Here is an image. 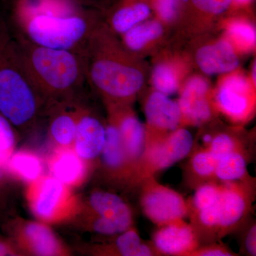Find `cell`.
I'll use <instances>...</instances> for the list:
<instances>
[{
    "label": "cell",
    "instance_id": "obj_9",
    "mask_svg": "<svg viewBox=\"0 0 256 256\" xmlns=\"http://www.w3.org/2000/svg\"><path fill=\"white\" fill-rule=\"evenodd\" d=\"M252 178L224 183L220 198V222L216 236H225L242 225L252 205Z\"/></svg>",
    "mask_w": 256,
    "mask_h": 256
},
{
    "label": "cell",
    "instance_id": "obj_34",
    "mask_svg": "<svg viewBox=\"0 0 256 256\" xmlns=\"http://www.w3.org/2000/svg\"><path fill=\"white\" fill-rule=\"evenodd\" d=\"M0 256H21L12 242L0 238Z\"/></svg>",
    "mask_w": 256,
    "mask_h": 256
},
{
    "label": "cell",
    "instance_id": "obj_19",
    "mask_svg": "<svg viewBox=\"0 0 256 256\" xmlns=\"http://www.w3.org/2000/svg\"><path fill=\"white\" fill-rule=\"evenodd\" d=\"M90 252L96 256H158L151 244L141 238L134 226L114 236L108 244L94 245Z\"/></svg>",
    "mask_w": 256,
    "mask_h": 256
},
{
    "label": "cell",
    "instance_id": "obj_39",
    "mask_svg": "<svg viewBox=\"0 0 256 256\" xmlns=\"http://www.w3.org/2000/svg\"><path fill=\"white\" fill-rule=\"evenodd\" d=\"M70 1L76 3V4H82V3L86 1V0H70Z\"/></svg>",
    "mask_w": 256,
    "mask_h": 256
},
{
    "label": "cell",
    "instance_id": "obj_18",
    "mask_svg": "<svg viewBox=\"0 0 256 256\" xmlns=\"http://www.w3.org/2000/svg\"><path fill=\"white\" fill-rule=\"evenodd\" d=\"M249 90V84L244 77L238 75L228 77L217 92L216 100L220 108L236 120L244 119L250 108Z\"/></svg>",
    "mask_w": 256,
    "mask_h": 256
},
{
    "label": "cell",
    "instance_id": "obj_23",
    "mask_svg": "<svg viewBox=\"0 0 256 256\" xmlns=\"http://www.w3.org/2000/svg\"><path fill=\"white\" fill-rule=\"evenodd\" d=\"M150 14V9L143 2L124 5L116 10L110 18L111 26L119 34L126 33Z\"/></svg>",
    "mask_w": 256,
    "mask_h": 256
},
{
    "label": "cell",
    "instance_id": "obj_35",
    "mask_svg": "<svg viewBox=\"0 0 256 256\" xmlns=\"http://www.w3.org/2000/svg\"><path fill=\"white\" fill-rule=\"evenodd\" d=\"M10 38L9 28L6 20L0 16V50Z\"/></svg>",
    "mask_w": 256,
    "mask_h": 256
},
{
    "label": "cell",
    "instance_id": "obj_8",
    "mask_svg": "<svg viewBox=\"0 0 256 256\" xmlns=\"http://www.w3.org/2000/svg\"><path fill=\"white\" fill-rule=\"evenodd\" d=\"M12 242L20 255L66 256L69 248L53 232L50 225L40 222L18 220L11 225Z\"/></svg>",
    "mask_w": 256,
    "mask_h": 256
},
{
    "label": "cell",
    "instance_id": "obj_16",
    "mask_svg": "<svg viewBox=\"0 0 256 256\" xmlns=\"http://www.w3.org/2000/svg\"><path fill=\"white\" fill-rule=\"evenodd\" d=\"M99 158L104 172L109 178L133 183L134 172L124 150L118 128L111 118L106 126V142Z\"/></svg>",
    "mask_w": 256,
    "mask_h": 256
},
{
    "label": "cell",
    "instance_id": "obj_29",
    "mask_svg": "<svg viewBox=\"0 0 256 256\" xmlns=\"http://www.w3.org/2000/svg\"><path fill=\"white\" fill-rule=\"evenodd\" d=\"M230 36L242 46L252 47L256 44V31L250 24L236 22L230 24L228 30Z\"/></svg>",
    "mask_w": 256,
    "mask_h": 256
},
{
    "label": "cell",
    "instance_id": "obj_3",
    "mask_svg": "<svg viewBox=\"0 0 256 256\" xmlns=\"http://www.w3.org/2000/svg\"><path fill=\"white\" fill-rule=\"evenodd\" d=\"M87 79L109 105H124L144 84L140 70L131 65L108 34L94 32L86 48Z\"/></svg>",
    "mask_w": 256,
    "mask_h": 256
},
{
    "label": "cell",
    "instance_id": "obj_20",
    "mask_svg": "<svg viewBox=\"0 0 256 256\" xmlns=\"http://www.w3.org/2000/svg\"><path fill=\"white\" fill-rule=\"evenodd\" d=\"M196 60L202 72L210 75L232 72L239 64L233 47L226 41L202 47L197 52Z\"/></svg>",
    "mask_w": 256,
    "mask_h": 256
},
{
    "label": "cell",
    "instance_id": "obj_13",
    "mask_svg": "<svg viewBox=\"0 0 256 256\" xmlns=\"http://www.w3.org/2000/svg\"><path fill=\"white\" fill-rule=\"evenodd\" d=\"M106 126L82 106L72 148L82 159L92 163L100 158L106 142Z\"/></svg>",
    "mask_w": 256,
    "mask_h": 256
},
{
    "label": "cell",
    "instance_id": "obj_21",
    "mask_svg": "<svg viewBox=\"0 0 256 256\" xmlns=\"http://www.w3.org/2000/svg\"><path fill=\"white\" fill-rule=\"evenodd\" d=\"M43 160L33 151L20 150L14 152L5 168L6 174L30 184L44 175Z\"/></svg>",
    "mask_w": 256,
    "mask_h": 256
},
{
    "label": "cell",
    "instance_id": "obj_15",
    "mask_svg": "<svg viewBox=\"0 0 256 256\" xmlns=\"http://www.w3.org/2000/svg\"><path fill=\"white\" fill-rule=\"evenodd\" d=\"M50 174L68 188H78L86 181L90 163L82 159L72 146H55L48 156Z\"/></svg>",
    "mask_w": 256,
    "mask_h": 256
},
{
    "label": "cell",
    "instance_id": "obj_5",
    "mask_svg": "<svg viewBox=\"0 0 256 256\" xmlns=\"http://www.w3.org/2000/svg\"><path fill=\"white\" fill-rule=\"evenodd\" d=\"M88 232L114 236L133 226L132 210L116 194L97 190L80 198L78 212L74 218Z\"/></svg>",
    "mask_w": 256,
    "mask_h": 256
},
{
    "label": "cell",
    "instance_id": "obj_30",
    "mask_svg": "<svg viewBox=\"0 0 256 256\" xmlns=\"http://www.w3.org/2000/svg\"><path fill=\"white\" fill-rule=\"evenodd\" d=\"M197 9L204 12L220 14L228 9L233 0H192Z\"/></svg>",
    "mask_w": 256,
    "mask_h": 256
},
{
    "label": "cell",
    "instance_id": "obj_33",
    "mask_svg": "<svg viewBox=\"0 0 256 256\" xmlns=\"http://www.w3.org/2000/svg\"><path fill=\"white\" fill-rule=\"evenodd\" d=\"M158 12L165 21L174 18L178 8V0H156Z\"/></svg>",
    "mask_w": 256,
    "mask_h": 256
},
{
    "label": "cell",
    "instance_id": "obj_28",
    "mask_svg": "<svg viewBox=\"0 0 256 256\" xmlns=\"http://www.w3.org/2000/svg\"><path fill=\"white\" fill-rule=\"evenodd\" d=\"M15 146L14 127L0 114V166L4 170L8 160L15 151Z\"/></svg>",
    "mask_w": 256,
    "mask_h": 256
},
{
    "label": "cell",
    "instance_id": "obj_25",
    "mask_svg": "<svg viewBox=\"0 0 256 256\" xmlns=\"http://www.w3.org/2000/svg\"><path fill=\"white\" fill-rule=\"evenodd\" d=\"M190 162L192 172L196 178L201 180L215 178L217 159L206 148H202L195 152Z\"/></svg>",
    "mask_w": 256,
    "mask_h": 256
},
{
    "label": "cell",
    "instance_id": "obj_12",
    "mask_svg": "<svg viewBox=\"0 0 256 256\" xmlns=\"http://www.w3.org/2000/svg\"><path fill=\"white\" fill-rule=\"evenodd\" d=\"M144 114L148 126L154 131L152 136L146 140V144L166 137L178 128L182 120L178 102L158 92L148 98Z\"/></svg>",
    "mask_w": 256,
    "mask_h": 256
},
{
    "label": "cell",
    "instance_id": "obj_6",
    "mask_svg": "<svg viewBox=\"0 0 256 256\" xmlns=\"http://www.w3.org/2000/svg\"><path fill=\"white\" fill-rule=\"evenodd\" d=\"M72 190L52 175L44 174L28 185V208L36 220L48 225L73 220L78 212L80 198Z\"/></svg>",
    "mask_w": 256,
    "mask_h": 256
},
{
    "label": "cell",
    "instance_id": "obj_7",
    "mask_svg": "<svg viewBox=\"0 0 256 256\" xmlns=\"http://www.w3.org/2000/svg\"><path fill=\"white\" fill-rule=\"evenodd\" d=\"M139 184L143 214L158 226L182 220L188 214V202L178 192L156 182L154 176L142 178Z\"/></svg>",
    "mask_w": 256,
    "mask_h": 256
},
{
    "label": "cell",
    "instance_id": "obj_10",
    "mask_svg": "<svg viewBox=\"0 0 256 256\" xmlns=\"http://www.w3.org/2000/svg\"><path fill=\"white\" fill-rule=\"evenodd\" d=\"M152 245L158 256H190L200 240L192 224L182 218L158 226Z\"/></svg>",
    "mask_w": 256,
    "mask_h": 256
},
{
    "label": "cell",
    "instance_id": "obj_14",
    "mask_svg": "<svg viewBox=\"0 0 256 256\" xmlns=\"http://www.w3.org/2000/svg\"><path fill=\"white\" fill-rule=\"evenodd\" d=\"M82 102L80 97L52 104L47 108L48 132L55 146H72Z\"/></svg>",
    "mask_w": 256,
    "mask_h": 256
},
{
    "label": "cell",
    "instance_id": "obj_31",
    "mask_svg": "<svg viewBox=\"0 0 256 256\" xmlns=\"http://www.w3.org/2000/svg\"><path fill=\"white\" fill-rule=\"evenodd\" d=\"M235 252L222 244H207L204 246H198L190 256H234Z\"/></svg>",
    "mask_w": 256,
    "mask_h": 256
},
{
    "label": "cell",
    "instance_id": "obj_17",
    "mask_svg": "<svg viewBox=\"0 0 256 256\" xmlns=\"http://www.w3.org/2000/svg\"><path fill=\"white\" fill-rule=\"evenodd\" d=\"M208 90V84L201 77L188 80L178 102L182 118L194 124H201L210 119L212 109L207 98Z\"/></svg>",
    "mask_w": 256,
    "mask_h": 256
},
{
    "label": "cell",
    "instance_id": "obj_36",
    "mask_svg": "<svg viewBox=\"0 0 256 256\" xmlns=\"http://www.w3.org/2000/svg\"><path fill=\"white\" fill-rule=\"evenodd\" d=\"M4 174H6V172H5V170L0 166V184H1L3 176H4Z\"/></svg>",
    "mask_w": 256,
    "mask_h": 256
},
{
    "label": "cell",
    "instance_id": "obj_27",
    "mask_svg": "<svg viewBox=\"0 0 256 256\" xmlns=\"http://www.w3.org/2000/svg\"><path fill=\"white\" fill-rule=\"evenodd\" d=\"M153 84L156 92L169 96L178 90V82L174 70L166 64H160L154 68Z\"/></svg>",
    "mask_w": 256,
    "mask_h": 256
},
{
    "label": "cell",
    "instance_id": "obj_4",
    "mask_svg": "<svg viewBox=\"0 0 256 256\" xmlns=\"http://www.w3.org/2000/svg\"><path fill=\"white\" fill-rule=\"evenodd\" d=\"M8 24L10 32H18L38 46L57 50L86 52L95 26L82 12L55 14L35 12L16 16Z\"/></svg>",
    "mask_w": 256,
    "mask_h": 256
},
{
    "label": "cell",
    "instance_id": "obj_24",
    "mask_svg": "<svg viewBox=\"0 0 256 256\" xmlns=\"http://www.w3.org/2000/svg\"><path fill=\"white\" fill-rule=\"evenodd\" d=\"M162 32V26L159 22H148L137 24L124 33V42L129 50H138L158 38Z\"/></svg>",
    "mask_w": 256,
    "mask_h": 256
},
{
    "label": "cell",
    "instance_id": "obj_22",
    "mask_svg": "<svg viewBox=\"0 0 256 256\" xmlns=\"http://www.w3.org/2000/svg\"><path fill=\"white\" fill-rule=\"evenodd\" d=\"M244 150H239L217 160L215 178L224 183L239 181L248 176L247 158Z\"/></svg>",
    "mask_w": 256,
    "mask_h": 256
},
{
    "label": "cell",
    "instance_id": "obj_32",
    "mask_svg": "<svg viewBox=\"0 0 256 256\" xmlns=\"http://www.w3.org/2000/svg\"><path fill=\"white\" fill-rule=\"evenodd\" d=\"M242 248L248 256L256 255V226L255 222L248 225L242 237Z\"/></svg>",
    "mask_w": 256,
    "mask_h": 256
},
{
    "label": "cell",
    "instance_id": "obj_38",
    "mask_svg": "<svg viewBox=\"0 0 256 256\" xmlns=\"http://www.w3.org/2000/svg\"><path fill=\"white\" fill-rule=\"evenodd\" d=\"M256 63H254V68H252V79H254V82H255V84H256Z\"/></svg>",
    "mask_w": 256,
    "mask_h": 256
},
{
    "label": "cell",
    "instance_id": "obj_26",
    "mask_svg": "<svg viewBox=\"0 0 256 256\" xmlns=\"http://www.w3.org/2000/svg\"><path fill=\"white\" fill-rule=\"evenodd\" d=\"M204 141L206 143L205 148L210 150L217 160L232 152L242 150V144H239L233 136L227 133H220L213 137L206 134L204 138Z\"/></svg>",
    "mask_w": 256,
    "mask_h": 256
},
{
    "label": "cell",
    "instance_id": "obj_1",
    "mask_svg": "<svg viewBox=\"0 0 256 256\" xmlns=\"http://www.w3.org/2000/svg\"><path fill=\"white\" fill-rule=\"evenodd\" d=\"M10 33L47 108L79 97L87 80L86 52L38 46L18 32Z\"/></svg>",
    "mask_w": 256,
    "mask_h": 256
},
{
    "label": "cell",
    "instance_id": "obj_11",
    "mask_svg": "<svg viewBox=\"0 0 256 256\" xmlns=\"http://www.w3.org/2000/svg\"><path fill=\"white\" fill-rule=\"evenodd\" d=\"M110 106V118L117 124L128 160L134 172L136 183L140 165L146 150V128L132 114L124 110V105Z\"/></svg>",
    "mask_w": 256,
    "mask_h": 256
},
{
    "label": "cell",
    "instance_id": "obj_37",
    "mask_svg": "<svg viewBox=\"0 0 256 256\" xmlns=\"http://www.w3.org/2000/svg\"><path fill=\"white\" fill-rule=\"evenodd\" d=\"M236 2L238 3V4H246V3L249 2L250 0H234Z\"/></svg>",
    "mask_w": 256,
    "mask_h": 256
},
{
    "label": "cell",
    "instance_id": "obj_2",
    "mask_svg": "<svg viewBox=\"0 0 256 256\" xmlns=\"http://www.w3.org/2000/svg\"><path fill=\"white\" fill-rule=\"evenodd\" d=\"M47 104L10 35L0 50V114L14 128L28 129L46 114Z\"/></svg>",
    "mask_w": 256,
    "mask_h": 256
}]
</instances>
